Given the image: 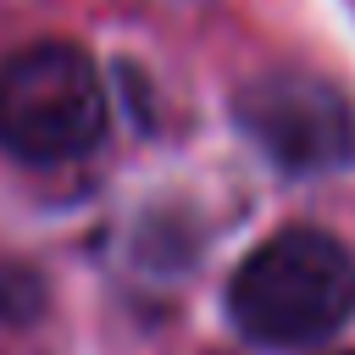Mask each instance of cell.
I'll list each match as a JSON object with an SVG mask.
<instances>
[{
	"mask_svg": "<svg viewBox=\"0 0 355 355\" xmlns=\"http://www.w3.org/2000/svg\"><path fill=\"white\" fill-rule=\"evenodd\" d=\"M227 316L261 349H316L355 316V255L322 227H283L233 266Z\"/></svg>",
	"mask_w": 355,
	"mask_h": 355,
	"instance_id": "cell-1",
	"label": "cell"
},
{
	"mask_svg": "<svg viewBox=\"0 0 355 355\" xmlns=\"http://www.w3.org/2000/svg\"><path fill=\"white\" fill-rule=\"evenodd\" d=\"M111 128L94 55L72 39H39L0 61V150L33 166L83 161Z\"/></svg>",
	"mask_w": 355,
	"mask_h": 355,
	"instance_id": "cell-2",
	"label": "cell"
},
{
	"mask_svg": "<svg viewBox=\"0 0 355 355\" xmlns=\"http://www.w3.org/2000/svg\"><path fill=\"white\" fill-rule=\"evenodd\" d=\"M239 128L283 166V172H333L355 155V111L338 83L277 67L239 89L233 100Z\"/></svg>",
	"mask_w": 355,
	"mask_h": 355,
	"instance_id": "cell-3",
	"label": "cell"
}]
</instances>
